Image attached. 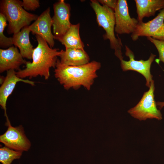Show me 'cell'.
I'll return each instance as SVG.
<instances>
[{"label":"cell","mask_w":164,"mask_h":164,"mask_svg":"<svg viewBox=\"0 0 164 164\" xmlns=\"http://www.w3.org/2000/svg\"><path fill=\"white\" fill-rule=\"evenodd\" d=\"M54 15L52 18L54 37L63 36L72 24L70 22V6L64 0H60L53 5Z\"/></svg>","instance_id":"9c48e42d"},{"label":"cell","mask_w":164,"mask_h":164,"mask_svg":"<svg viewBox=\"0 0 164 164\" xmlns=\"http://www.w3.org/2000/svg\"><path fill=\"white\" fill-rule=\"evenodd\" d=\"M101 67L100 62L94 60L81 66H67L61 63L58 59L54 75L66 90L71 88L77 90L83 86L89 90L97 77V71Z\"/></svg>","instance_id":"6da1fadb"},{"label":"cell","mask_w":164,"mask_h":164,"mask_svg":"<svg viewBox=\"0 0 164 164\" xmlns=\"http://www.w3.org/2000/svg\"><path fill=\"white\" fill-rule=\"evenodd\" d=\"M155 90L154 82L151 83L148 91L145 92L138 103L128 112L131 116L140 121L147 119H156L159 120L162 119L160 111L157 107L154 99Z\"/></svg>","instance_id":"5b68a950"},{"label":"cell","mask_w":164,"mask_h":164,"mask_svg":"<svg viewBox=\"0 0 164 164\" xmlns=\"http://www.w3.org/2000/svg\"><path fill=\"white\" fill-rule=\"evenodd\" d=\"M7 19L5 15L0 12V47H9L13 45L12 37H8L4 34L5 28L7 26Z\"/></svg>","instance_id":"d6986e66"},{"label":"cell","mask_w":164,"mask_h":164,"mask_svg":"<svg viewBox=\"0 0 164 164\" xmlns=\"http://www.w3.org/2000/svg\"><path fill=\"white\" fill-rule=\"evenodd\" d=\"M90 4L95 13L98 26L105 31L103 35L104 39L109 40L110 47L114 50L115 56L120 60L123 59L122 44L121 39L118 36L117 38L114 33L115 21L114 11L101 5L97 0H91Z\"/></svg>","instance_id":"3957f363"},{"label":"cell","mask_w":164,"mask_h":164,"mask_svg":"<svg viewBox=\"0 0 164 164\" xmlns=\"http://www.w3.org/2000/svg\"><path fill=\"white\" fill-rule=\"evenodd\" d=\"M80 24H71L69 29L63 36L54 37L59 41L65 48H72L84 50V44L80 35Z\"/></svg>","instance_id":"e0dca14e"},{"label":"cell","mask_w":164,"mask_h":164,"mask_svg":"<svg viewBox=\"0 0 164 164\" xmlns=\"http://www.w3.org/2000/svg\"><path fill=\"white\" fill-rule=\"evenodd\" d=\"M30 31L29 26L23 28L20 31L14 34L12 37L13 45L18 47L23 58L32 59L34 48L29 40Z\"/></svg>","instance_id":"9a60e30c"},{"label":"cell","mask_w":164,"mask_h":164,"mask_svg":"<svg viewBox=\"0 0 164 164\" xmlns=\"http://www.w3.org/2000/svg\"><path fill=\"white\" fill-rule=\"evenodd\" d=\"M7 130L0 136V142L5 146L13 150L23 152L28 151L31 143L26 136L22 125L13 127L11 125Z\"/></svg>","instance_id":"ba28073f"},{"label":"cell","mask_w":164,"mask_h":164,"mask_svg":"<svg viewBox=\"0 0 164 164\" xmlns=\"http://www.w3.org/2000/svg\"><path fill=\"white\" fill-rule=\"evenodd\" d=\"M147 39L155 46L159 54V59L164 63V41L154 39L151 37H147Z\"/></svg>","instance_id":"ffe728a7"},{"label":"cell","mask_w":164,"mask_h":164,"mask_svg":"<svg viewBox=\"0 0 164 164\" xmlns=\"http://www.w3.org/2000/svg\"><path fill=\"white\" fill-rule=\"evenodd\" d=\"M22 152L10 149L5 146L0 148V162L2 164H11L15 159L20 158Z\"/></svg>","instance_id":"ac0fdd59"},{"label":"cell","mask_w":164,"mask_h":164,"mask_svg":"<svg viewBox=\"0 0 164 164\" xmlns=\"http://www.w3.org/2000/svg\"><path fill=\"white\" fill-rule=\"evenodd\" d=\"M164 8L153 19L144 22L138 23L134 32L131 34L133 41L137 40L139 37L146 36L164 41Z\"/></svg>","instance_id":"8992f818"},{"label":"cell","mask_w":164,"mask_h":164,"mask_svg":"<svg viewBox=\"0 0 164 164\" xmlns=\"http://www.w3.org/2000/svg\"><path fill=\"white\" fill-rule=\"evenodd\" d=\"M22 2L19 0L0 1V13L5 15L9 22L7 32L9 34L17 33L23 28L29 26L38 17L25 10Z\"/></svg>","instance_id":"277c9868"},{"label":"cell","mask_w":164,"mask_h":164,"mask_svg":"<svg viewBox=\"0 0 164 164\" xmlns=\"http://www.w3.org/2000/svg\"></svg>","instance_id":"cb8c5ba5"},{"label":"cell","mask_w":164,"mask_h":164,"mask_svg":"<svg viewBox=\"0 0 164 164\" xmlns=\"http://www.w3.org/2000/svg\"><path fill=\"white\" fill-rule=\"evenodd\" d=\"M138 22L145 17L154 16L156 12L164 8V0H135Z\"/></svg>","instance_id":"2e32d148"},{"label":"cell","mask_w":164,"mask_h":164,"mask_svg":"<svg viewBox=\"0 0 164 164\" xmlns=\"http://www.w3.org/2000/svg\"><path fill=\"white\" fill-rule=\"evenodd\" d=\"M125 55L129 57V60L125 61L122 59L120 60L122 70H133L140 73L146 80V86L149 88L151 82L153 80V76L150 72L151 67L156 55L151 53L147 60H136L135 59L133 52L127 46H125Z\"/></svg>","instance_id":"52a82bcc"},{"label":"cell","mask_w":164,"mask_h":164,"mask_svg":"<svg viewBox=\"0 0 164 164\" xmlns=\"http://www.w3.org/2000/svg\"><path fill=\"white\" fill-rule=\"evenodd\" d=\"M19 82L28 84L33 86L35 85L34 82L20 78L17 76L15 70H10L7 71L6 76L0 88V105L4 111L6 121V125L11 124L6 113L7 101L13 91L17 83Z\"/></svg>","instance_id":"7c38bea8"},{"label":"cell","mask_w":164,"mask_h":164,"mask_svg":"<svg viewBox=\"0 0 164 164\" xmlns=\"http://www.w3.org/2000/svg\"><path fill=\"white\" fill-rule=\"evenodd\" d=\"M50 12V8L49 7L29 27L33 34L41 37L52 48L55 42L54 36L51 30L53 21Z\"/></svg>","instance_id":"8fae6325"},{"label":"cell","mask_w":164,"mask_h":164,"mask_svg":"<svg viewBox=\"0 0 164 164\" xmlns=\"http://www.w3.org/2000/svg\"><path fill=\"white\" fill-rule=\"evenodd\" d=\"M22 6L26 10L35 11L40 7L39 0H23Z\"/></svg>","instance_id":"44dd1931"},{"label":"cell","mask_w":164,"mask_h":164,"mask_svg":"<svg viewBox=\"0 0 164 164\" xmlns=\"http://www.w3.org/2000/svg\"><path fill=\"white\" fill-rule=\"evenodd\" d=\"M157 106H158L159 109H161L164 106V101H158L156 102Z\"/></svg>","instance_id":"603a6c76"},{"label":"cell","mask_w":164,"mask_h":164,"mask_svg":"<svg viewBox=\"0 0 164 164\" xmlns=\"http://www.w3.org/2000/svg\"><path fill=\"white\" fill-rule=\"evenodd\" d=\"M35 37L38 44L33 50L32 62L27 61L25 68L20 70L16 73L22 79L28 77L31 79L40 76L47 80L50 76V68L56 67L57 57L61 54L63 50L59 51L58 49H53L41 37L37 35Z\"/></svg>","instance_id":"7a4b0ae2"},{"label":"cell","mask_w":164,"mask_h":164,"mask_svg":"<svg viewBox=\"0 0 164 164\" xmlns=\"http://www.w3.org/2000/svg\"><path fill=\"white\" fill-rule=\"evenodd\" d=\"M114 12L115 21L114 31L119 34L133 33L138 21L130 17L127 1L118 0Z\"/></svg>","instance_id":"30bf717a"},{"label":"cell","mask_w":164,"mask_h":164,"mask_svg":"<svg viewBox=\"0 0 164 164\" xmlns=\"http://www.w3.org/2000/svg\"><path fill=\"white\" fill-rule=\"evenodd\" d=\"M98 2L102 5L108 7L114 11L117 4V0H98Z\"/></svg>","instance_id":"7402d4cb"},{"label":"cell","mask_w":164,"mask_h":164,"mask_svg":"<svg viewBox=\"0 0 164 164\" xmlns=\"http://www.w3.org/2000/svg\"><path fill=\"white\" fill-rule=\"evenodd\" d=\"M23 58L15 46H12L5 50L0 49V72L10 70H19L20 66L26 65L27 62Z\"/></svg>","instance_id":"4fadbf2b"},{"label":"cell","mask_w":164,"mask_h":164,"mask_svg":"<svg viewBox=\"0 0 164 164\" xmlns=\"http://www.w3.org/2000/svg\"><path fill=\"white\" fill-rule=\"evenodd\" d=\"M63 50L59 56L60 61L63 64L69 66H79L89 63L90 57L84 50L72 48Z\"/></svg>","instance_id":"5bb4252c"}]
</instances>
